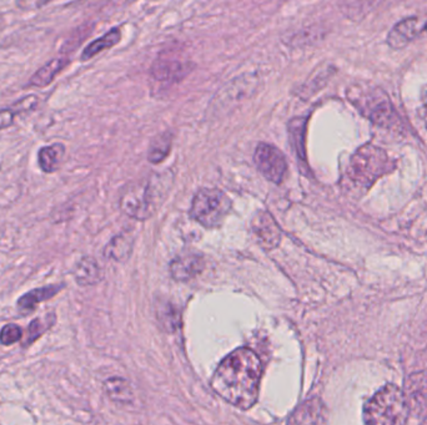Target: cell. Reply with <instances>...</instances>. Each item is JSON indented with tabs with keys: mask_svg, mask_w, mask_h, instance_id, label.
Instances as JSON below:
<instances>
[{
	"mask_svg": "<svg viewBox=\"0 0 427 425\" xmlns=\"http://www.w3.org/2000/svg\"><path fill=\"white\" fill-rule=\"evenodd\" d=\"M348 98L363 116L381 128L388 129L400 120L388 94L375 85L366 83L351 85L348 89Z\"/></svg>",
	"mask_w": 427,
	"mask_h": 425,
	"instance_id": "obj_4",
	"label": "cell"
},
{
	"mask_svg": "<svg viewBox=\"0 0 427 425\" xmlns=\"http://www.w3.org/2000/svg\"><path fill=\"white\" fill-rule=\"evenodd\" d=\"M420 425H427V416L425 418V419H423V423H421Z\"/></svg>",
	"mask_w": 427,
	"mask_h": 425,
	"instance_id": "obj_29",
	"label": "cell"
},
{
	"mask_svg": "<svg viewBox=\"0 0 427 425\" xmlns=\"http://www.w3.org/2000/svg\"><path fill=\"white\" fill-rule=\"evenodd\" d=\"M204 267V257L200 253L186 252L180 255L170 263V273L176 281L186 282L203 272Z\"/></svg>",
	"mask_w": 427,
	"mask_h": 425,
	"instance_id": "obj_13",
	"label": "cell"
},
{
	"mask_svg": "<svg viewBox=\"0 0 427 425\" xmlns=\"http://www.w3.org/2000/svg\"><path fill=\"white\" fill-rule=\"evenodd\" d=\"M288 134L300 161L306 163L305 155V119H293L288 125Z\"/></svg>",
	"mask_w": 427,
	"mask_h": 425,
	"instance_id": "obj_22",
	"label": "cell"
},
{
	"mask_svg": "<svg viewBox=\"0 0 427 425\" xmlns=\"http://www.w3.org/2000/svg\"><path fill=\"white\" fill-rule=\"evenodd\" d=\"M120 39H121V31H120L119 28L110 29L108 33H105L104 35H101L100 38L95 39L94 41H91L85 46L83 53L80 55V60L81 61H88L91 58L100 54L101 51L113 48L114 45L119 43Z\"/></svg>",
	"mask_w": 427,
	"mask_h": 425,
	"instance_id": "obj_18",
	"label": "cell"
},
{
	"mask_svg": "<svg viewBox=\"0 0 427 425\" xmlns=\"http://www.w3.org/2000/svg\"><path fill=\"white\" fill-rule=\"evenodd\" d=\"M23 337V329L14 323H10L1 328L0 331V343L3 346H11L16 342H19Z\"/></svg>",
	"mask_w": 427,
	"mask_h": 425,
	"instance_id": "obj_25",
	"label": "cell"
},
{
	"mask_svg": "<svg viewBox=\"0 0 427 425\" xmlns=\"http://www.w3.org/2000/svg\"><path fill=\"white\" fill-rule=\"evenodd\" d=\"M54 322V313L46 314L44 318H35V319L30 322L26 339H25L23 346L28 347L33 344L36 339H39L40 337L44 334L45 332L49 329L50 327L53 326Z\"/></svg>",
	"mask_w": 427,
	"mask_h": 425,
	"instance_id": "obj_24",
	"label": "cell"
},
{
	"mask_svg": "<svg viewBox=\"0 0 427 425\" xmlns=\"http://www.w3.org/2000/svg\"><path fill=\"white\" fill-rule=\"evenodd\" d=\"M15 113L10 108L0 109V131L14 124Z\"/></svg>",
	"mask_w": 427,
	"mask_h": 425,
	"instance_id": "obj_27",
	"label": "cell"
},
{
	"mask_svg": "<svg viewBox=\"0 0 427 425\" xmlns=\"http://www.w3.org/2000/svg\"><path fill=\"white\" fill-rule=\"evenodd\" d=\"M104 391L111 401L116 403H130L134 399V393L129 382L123 378H110L104 382Z\"/></svg>",
	"mask_w": 427,
	"mask_h": 425,
	"instance_id": "obj_20",
	"label": "cell"
},
{
	"mask_svg": "<svg viewBox=\"0 0 427 425\" xmlns=\"http://www.w3.org/2000/svg\"><path fill=\"white\" fill-rule=\"evenodd\" d=\"M66 148L61 143H54L39 148L38 165L44 173H54L64 161Z\"/></svg>",
	"mask_w": 427,
	"mask_h": 425,
	"instance_id": "obj_16",
	"label": "cell"
},
{
	"mask_svg": "<svg viewBox=\"0 0 427 425\" xmlns=\"http://www.w3.org/2000/svg\"><path fill=\"white\" fill-rule=\"evenodd\" d=\"M173 138L170 133L160 134L150 143L148 158L151 163H160L169 155Z\"/></svg>",
	"mask_w": 427,
	"mask_h": 425,
	"instance_id": "obj_21",
	"label": "cell"
},
{
	"mask_svg": "<svg viewBox=\"0 0 427 425\" xmlns=\"http://www.w3.org/2000/svg\"><path fill=\"white\" fill-rule=\"evenodd\" d=\"M164 176H153L131 183L123 190L120 196V208L130 217L138 221H144L153 216V213L164 201Z\"/></svg>",
	"mask_w": 427,
	"mask_h": 425,
	"instance_id": "obj_2",
	"label": "cell"
},
{
	"mask_svg": "<svg viewBox=\"0 0 427 425\" xmlns=\"http://www.w3.org/2000/svg\"><path fill=\"white\" fill-rule=\"evenodd\" d=\"M365 425H406L410 409L403 389L393 384L383 386L363 406Z\"/></svg>",
	"mask_w": 427,
	"mask_h": 425,
	"instance_id": "obj_3",
	"label": "cell"
},
{
	"mask_svg": "<svg viewBox=\"0 0 427 425\" xmlns=\"http://www.w3.org/2000/svg\"><path fill=\"white\" fill-rule=\"evenodd\" d=\"M233 208L231 200L218 188H201L191 203L190 216L206 228L218 227Z\"/></svg>",
	"mask_w": 427,
	"mask_h": 425,
	"instance_id": "obj_6",
	"label": "cell"
},
{
	"mask_svg": "<svg viewBox=\"0 0 427 425\" xmlns=\"http://www.w3.org/2000/svg\"><path fill=\"white\" fill-rule=\"evenodd\" d=\"M69 63L70 60L68 58H54V59L49 60L30 76L28 85L34 86V88L49 86L54 81L56 75L59 74L60 71L64 69Z\"/></svg>",
	"mask_w": 427,
	"mask_h": 425,
	"instance_id": "obj_17",
	"label": "cell"
},
{
	"mask_svg": "<svg viewBox=\"0 0 427 425\" xmlns=\"http://www.w3.org/2000/svg\"><path fill=\"white\" fill-rule=\"evenodd\" d=\"M38 104H39V98L36 95H26L18 101H15L14 104L10 106V109L14 111L15 115H18L20 113L33 111L38 108Z\"/></svg>",
	"mask_w": 427,
	"mask_h": 425,
	"instance_id": "obj_26",
	"label": "cell"
},
{
	"mask_svg": "<svg viewBox=\"0 0 427 425\" xmlns=\"http://www.w3.org/2000/svg\"><path fill=\"white\" fill-rule=\"evenodd\" d=\"M423 116L427 126V90H425L423 94Z\"/></svg>",
	"mask_w": 427,
	"mask_h": 425,
	"instance_id": "obj_28",
	"label": "cell"
},
{
	"mask_svg": "<svg viewBox=\"0 0 427 425\" xmlns=\"http://www.w3.org/2000/svg\"><path fill=\"white\" fill-rule=\"evenodd\" d=\"M73 276L79 286H94L103 280V271L95 258L85 256L75 265Z\"/></svg>",
	"mask_w": 427,
	"mask_h": 425,
	"instance_id": "obj_15",
	"label": "cell"
},
{
	"mask_svg": "<svg viewBox=\"0 0 427 425\" xmlns=\"http://www.w3.org/2000/svg\"><path fill=\"white\" fill-rule=\"evenodd\" d=\"M403 396L410 413L416 416H427V373L418 372L408 377L403 386Z\"/></svg>",
	"mask_w": 427,
	"mask_h": 425,
	"instance_id": "obj_9",
	"label": "cell"
},
{
	"mask_svg": "<svg viewBox=\"0 0 427 425\" xmlns=\"http://www.w3.org/2000/svg\"><path fill=\"white\" fill-rule=\"evenodd\" d=\"M64 287L65 285L60 283V285H49V286L39 287V288H34L31 291L26 292L16 302L18 311L23 316L29 314L31 312L35 311V308H36V306L39 303L49 301L53 297L56 296Z\"/></svg>",
	"mask_w": 427,
	"mask_h": 425,
	"instance_id": "obj_14",
	"label": "cell"
},
{
	"mask_svg": "<svg viewBox=\"0 0 427 425\" xmlns=\"http://www.w3.org/2000/svg\"><path fill=\"white\" fill-rule=\"evenodd\" d=\"M328 419V406L320 398L313 396L295 408L288 416V425H326Z\"/></svg>",
	"mask_w": 427,
	"mask_h": 425,
	"instance_id": "obj_10",
	"label": "cell"
},
{
	"mask_svg": "<svg viewBox=\"0 0 427 425\" xmlns=\"http://www.w3.org/2000/svg\"><path fill=\"white\" fill-rule=\"evenodd\" d=\"M156 316L160 324L166 332H175L180 327V314L171 303H161L156 309Z\"/></svg>",
	"mask_w": 427,
	"mask_h": 425,
	"instance_id": "obj_23",
	"label": "cell"
},
{
	"mask_svg": "<svg viewBox=\"0 0 427 425\" xmlns=\"http://www.w3.org/2000/svg\"><path fill=\"white\" fill-rule=\"evenodd\" d=\"M427 28V16H411L400 21L388 34V43L393 49H400L415 39Z\"/></svg>",
	"mask_w": 427,
	"mask_h": 425,
	"instance_id": "obj_12",
	"label": "cell"
},
{
	"mask_svg": "<svg viewBox=\"0 0 427 425\" xmlns=\"http://www.w3.org/2000/svg\"><path fill=\"white\" fill-rule=\"evenodd\" d=\"M251 230L258 245L266 251H273L281 242V228L266 210H260L253 215Z\"/></svg>",
	"mask_w": 427,
	"mask_h": 425,
	"instance_id": "obj_8",
	"label": "cell"
},
{
	"mask_svg": "<svg viewBox=\"0 0 427 425\" xmlns=\"http://www.w3.org/2000/svg\"><path fill=\"white\" fill-rule=\"evenodd\" d=\"M263 363L250 348H238L225 357L211 378V388L228 404L250 409L258 401Z\"/></svg>",
	"mask_w": 427,
	"mask_h": 425,
	"instance_id": "obj_1",
	"label": "cell"
},
{
	"mask_svg": "<svg viewBox=\"0 0 427 425\" xmlns=\"http://www.w3.org/2000/svg\"><path fill=\"white\" fill-rule=\"evenodd\" d=\"M253 161L263 178L273 183H280L288 170V163L283 153L270 143H258L255 150Z\"/></svg>",
	"mask_w": 427,
	"mask_h": 425,
	"instance_id": "obj_7",
	"label": "cell"
},
{
	"mask_svg": "<svg viewBox=\"0 0 427 425\" xmlns=\"http://www.w3.org/2000/svg\"><path fill=\"white\" fill-rule=\"evenodd\" d=\"M190 70H191V64L186 61L161 56L159 59L155 60L151 65L150 74L151 78L160 84L173 85L184 79L185 76L189 74Z\"/></svg>",
	"mask_w": 427,
	"mask_h": 425,
	"instance_id": "obj_11",
	"label": "cell"
},
{
	"mask_svg": "<svg viewBox=\"0 0 427 425\" xmlns=\"http://www.w3.org/2000/svg\"><path fill=\"white\" fill-rule=\"evenodd\" d=\"M395 168L396 161H393L385 150L366 143L353 153L348 173L353 183L363 188H370L378 178L391 173Z\"/></svg>",
	"mask_w": 427,
	"mask_h": 425,
	"instance_id": "obj_5",
	"label": "cell"
},
{
	"mask_svg": "<svg viewBox=\"0 0 427 425\" xmlns=\"http://www.w3.org/2000/svg\"><path fill=\"white\" fill-rule=\"evenodd\" d=\"M133 251V238L129 233H120L110 241L104 250V256L116 262H124Z\"/></svg>",
	"mask_w": 427,
	"mask_h": 425,
	"instance_id": "obj_19",
	"label": "cell"
}]
</instances>
